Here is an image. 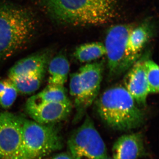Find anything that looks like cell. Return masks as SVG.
Segmentation results:
<instances>
[{"mask_svg": "<svg viewBox=\"0 0 159 159\" xmlns=\"http://www.w3.org/2000/svg\"><path fill=\"white\" fill-rule=\"evenodd\" d=\"M40 4L51 19L63 25H104L116 14V0H40Z\"/></svg>", "mask_w": 159, "mask_h": 159, "instance_id": "6da1fadb", "label": "cell"}, {"mask_svg": "<svg viewBox=\"0 0 159 159\" xmlns=\"http://www.w3.org/2000/svg\"><path fill=\"white\" fill-rule=\"evenodd\" d=\"M96 108L102 121L115 130L135 129L145 122L144 111L123 86L105 90L97 99Z\"/></svg>", "mask_w": 159, "mask_h": 159, "instance_id": "7a4b0ae2", "label": "cell"}, {"mask_svg": "<svg viewBox=\"0 0 159 159\" xmlns=\"http://www.w3.org/2000/svg\"><path fill=\"white\" fill-rule=\"evenodd\" d=\"M36 27L34 16L28 9L0 3V61L25 48L34 36Z\"/></svg>", "mask_w": 159, "mask_h": 159, "instance_id": "3957f363", "label": "cell"}, {"mask_svg": "<svg viewBox=\"0 0 159 159\" xmlns=\"http://www.w3.org/2000/svg\"><path fill=\"white\" fill-rule=\"evenodd\" d=\"M56 124H40L22 118V143L20 159H43L62 148Z\"/></svg>", "mask_w": 159, "mask_h": 159, "instance_id": "277c9868", "label": "cell"}, {"mask_svg": "<svg viewBox=\"0 0 159 159\" xmlns=\"http://www.w3.org/2000/svg\"><path fill=\"white\" fill-rule=\"evenodd\" d=\"M67 146L73 159H103L107 157L105 143L88 115L69 138Z\"/></svg>", "mask_w": 159, "mask_h": 159, "instance_id": "5b68a950", "label": "cell"}, {"mask_svg": "<svg viewBox=\"0 0 159 159\" xmlns=\"http://www.w3.org/2000/svg\"><path fill=\"white\" fill-rule=\"evenodd\" d=\"M135 25L123 24L112 26L107 33L104 45L107 57L109 78L114 79L125 73V49L127 39Z\"/></svg>", "mask_w": 159, "mask_h": 159, "instance_id": "8992f818", "label": "cell"}, {"mask_svg": "<svg viewBox=\"0 0 159 159\" xmlns=\"http://www.w3.org/2000/svg\"><path fill=\"white\" fill-rule=\"evenodd\" d=\"M22 143V118L0 113V159H20Z\"/></svg>", "mask_w": 159, "mask_h": 159, "instance_id": "52a82bcc", "label": "cell"}, {"mask_svg": "<svg viewBox=\"0 0 159 159\" xmlns=\"http://www.w3.org/2000/svg\"><path fill=\"white\" fill-rule=\"evenodd\" d=\"M146 56H141L129 69L124 79V87L141 108L145 107L150 93L145 69Z\"/></svg>", "mask_w": 159, "mask_h": 159, "instance_id": "ba28073f", "label": "cell"}, {"mask_svg": "<svg viewBox=\"0 0 159 159\" xmlns=\"http://www.w3.org/2000/svg\"><path fill=\"white\" fill-rule=\"evenodd\" d=\"M32 120L42 124H56L66 119L72 109V103L47 102L25 106Z\"/></svg>", "mask_w": 159, "mask_h": 159, "instance_id": "9c48e42d", "label": "cell"}, {"mask_svg": "<svg viewBox=\"0 0 159 159\" xmlns=\"http://www.w3.org/2000/svg\"><path fill=\"white\" fill-rule=\"evenodd\" d=\"M104 60L85 64L78 71L88 109L98 97L104 69Z\"/></svg>", "mask_w": 159, "mask_h": 159, "instance_id": "30bf717a", "label": "cell"}, {"mask_svg": "<svg viewBox=\"0 0 159 159\" xmlns=\"http://www.w3.org/2000/svg\"><path fill=\"white\" fill-rule=\"evenodd\" d=\"M152 32L150 26L146 23L135 25L130 31L125 49V72L140 58L142 51L152 35Z\"/></svg>", "mask_w": 159, "mask_h": 159, "instance_id": "8fae6325", "label": "cell"}, {"mask_svg": "<svg viewBox=\"0 0 159 159\" xmlns=\"http://www.w3.org/2000/svg\"><path fill=\"white\" fill-rule=\"evenodd\" d=\"M51 59L50 52L44 51L20 60L9 70L8 78L28 77L46 72Z\"/></svg>", "mask_w": 159, "mask_h": 159, "instance_id": "7c38bea8", "label": "cell"}, {"mask_svg": "<svg viewBox=\"0 0 159 159\" xmlns=\"http://www.w3.org/2000/svg\"><path fill=\"white\" fill-rule=\"evenodd\" d=\"M142 134L134 133L119 137L112 147V159H139L145 154Z\"/></svg>", "mask_w": 159, "mask_h": 159, "instance_id": "4fadbf2b", "label": "cell"}, {"mask_svg": "<svg viewBox=\"0 0 159 159\" xmlns=\"http://www.w3.org/2000/svg\"><path fill=\"white\" fill-rule=\"evenodd\" d=\"M47 102L72 103L64 86L48 84L39 93L29 98L25 106Z\"/></svg>", "mask_w": 159, "mask_h": 159, "instance_id": "5bb4252c", "label": "cell"}, {"mask_svg": "<svg viewBox=\"0 0 159 159\" xmlns=\"http://www.w3.org/2000/svg\"><path fill=\"white\" fill-rule=\"evenodd\" d=\"M48 69V84L64 86L70 70V63L67 57L64 54H57L50 60Z\"/></svg>", "mask_w": 159, "mask_h": 159, "instance_id": "9a60e30c", "label": "cell"}, {"mask_svg": "<svg viewBox=\"0 0 159 159\" xmlns=\"http://www.w3.org/2000/svg\"><path fill=\"white\" fill-rule=\"evenodd\" d=\"M70 93L74 100L75 115L74 123L79 122L85 116L88 108L86 105L85 95L83 89L78 72H75L70 75Z\"/></svg>", "mask_w": 159, "mask_h": 159, "instance_id": "2e32d148", "label": "cell"}, {"mask_svg": "<svg viewBox=\"0 0 159 159\" xmlns=\"http://www.w3.org/2000/svg\"><path fill=\"white\" fill-rule=\"evenodd\" d=\"M74 55L79 62L89 63L106 55L105 46L99 42L82 44L76 48Z\"/></svg>", "mask_w": 159, "mask_h": 159, "instance_id": "e0dca14e", "label": "cell"}, {"mask_svg": "<svg viewBox=\"0 0 159 159\" xmlns=\"http://www.w3.org/2000/svg\"><path fill=\"white\" fill-rule=\"evenodd\" d=\"M46 72L28 77L9 78L17 90L18 93L30 94L36 92L40 87L45 77Z\"/></svg>", "mask_w": 159, "mask_h": 159, "instance_id": "ac0fdd59", "label": "cell"}, {"mask_svg": "<svg viewBox=\"0 0 159 159\" xmlns=\"http://www.w3.org/2000/svg\"><path fill=\"white\" fill-rule=\"evenodd\" d=\"M18 94L17 90L9 78L0 80V107L10 108L15 102Z\"/></svg>", "mask_w": 159, "mask_h": 159, "instance_id": "d6986e66", "label": "cell"}, {"mask_svg": "<svg viewBox=\"0 0 159 159\" xmlns=\"http://www.w3.org/2000/svg\"><path fill=\"white\" fill-rule=\"evenodd\" d=\"M144 69L150 93H158L159 86L158 65L154 61L147 57L144 62Z\"/></svg>", "mask_w": 159, "mask_h": 159, "instance_id": "ffe728a7", "label": "cell"}, {"mask_svg": "<svg viewBox=\"0 0 159 159\" xmlns=\"http://www.w3.org/2000/svg\"><path fill=\"white\" fill-rule=\"evenodd\" d=\"M43 159H73L70 154L67 153H59L53 155L51 157H48Z\"/></svg>", "mask_w": 159, "mask_h": 159, "instance_id": "44dd1931", "label": "cell"}, {"mask_svg": "<svg viewBox=\"0 0 159 159\" xmlns=\"http://www.w3.org/2000/svg\"><path fill=\"white\" fill-rule=\"evenodd\" d=\"M103 159H112V158H109L108 157H106L104 158Z\"/></svg>", "mask_w": 159, "mask_h": 159, "instance_id": "7402d4cb", "label": "cell"}]
</instances>
